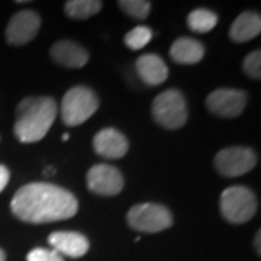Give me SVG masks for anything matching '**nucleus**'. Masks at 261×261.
Instances as JSON below:
<instances>
[{
	"instance_id": "nucleus-12",
	"label": "nucleus",
	"mask_w": 261,
	"mask_h": 261,
	"mask_svg": "<svg viewBox=\"0 0 261 261\" xmlns=\"http://www.w3.org/2000/svg\"><path fill=\"white\" fill-rule=\"evenodd\" d=\"M48 243L53 245V248L58 254H64L71 258H80L86 252L89 251V240L83 233L68 232V231H60V232L51 233L48 237Z\"/></svg>"
},
{
	"instance_id": "nucleus-17",
	"label": "nucleus",
	"mask_w": 261,
	"mask_h": 261,
	"mask_svg": "<svg viewBox=\"0 0 261 261\" xmlns=\"http://www.w3.org/2000/svg\"><path fill=\"white\" fill-rule=\"evenodd\" d=\"M99 0H70L65 3V13L73 19H89L102 9Z\"/></svg>"
},
{
	"instance_id": "nucleus-25",
	"label": "nucleus",
	"mask_w": 261,
	"mask_h": 261,
	"mask_svg": "<svg viewBox=\"0 0 261 261\" xmlns=\"http://www.w3.org/2000/svg\"><path fill=\"white\" fill-rule=\"evenodd\" d=\"M56 173V170L53 167H48L47 170H44V176H53Z\"/></svg>"
},
{
	"instance_id": "nucleus-13",
	"label": "nucleus",
	"mask_w": 261,
	"mask_h": 261,
	"mask_svg": "<svg viewBox=\"0 0 261 261\" xmlns=\"http://www.w3.org/2000/svg\"><path fill=\"white\" fill-rule=\"evenodd\" d=\"M137 71L141 80L148 86H160L168 77V68L157 54H144L137 60Z\"/></svg>"
},
{
	"instance_id": "nucleus-26",
	"label": "nucleus",
	"mask_w": 261,
	"mask_h": 261,
	"mask_svg": "<svg viewBox=\"0 0 261 261\" xmlns=\"http://www.w3.org/2000/svg\"><path fill=\"white\" fill-rule=\"evenodd\" d=\"M0 261H6V254L0 248Z\"/></svg>"
},
{
	"instance_id": "nucleus-8",
	"label": "nucleus",
	"mask_w": 261,
	"mask_h": 261,
	"mask_svg": "<svg viewBox=\"0 0 261 261\" xmlns=\"http://www.w3.org/2000/svg\"><path fill=\"white\" fill-rule=\"evenodd\" d=\"M247 94L237 89H218L206 97L209 112L222 118H237L243 113Z\"/></svg>"
},
{
	"instance_id": "nucleus-16",
	"label": "nucleus",
	"mask_w": 261,
	"mask_h": 261,
	"mask_svg": "<svg viewBox=\"0 0 261 261\" xmlns=\"http://www.w3.org/2000/svg\"><path fill=\"white\" fill-rule=\"evenodd\" d=\"M261 32V18L257 12H244L235 19L229 29V37L235 42H247Z\"/></svg>"
},
{
	"instance_id": "nucleus-1",
	"label": "nucleus",
	"mask_w": 261,
	"mask_h": 261,
	"mask_svg": "<svg viewBox=\"0 0 261 261\" xmlns=\"http://www.w3.org/2000/svg\"><path fill=\"white\" fill-rule=\"evenodd\" d=\"M10 209L28 224H48L73 218L79 211L75 196L51 183H29L15 193Z\"/></svg>"
},
{
	"instance_id": "nucleus-22",
	"label": "nucleus",
	"mask_w": 261,
	"mask_h": 261,
	"mask_svg": "<svg viewBox=\"0 0 261 261\" xmlns=\"http://www.w3.org/2000/svg\"><path fill=\"white\" fill-rule=\"evenodd\" d=\"M27 261H64L63 255L56 250H45V248H34L28 252Z\"/></svg>"
},
{
	"instance_id": "nucleus-11",
	"label": "nucleus",
	"mask_w": 261,
	"mask_h": 261,
	"mask_svg": "<svg viewBox=\"0 0 261 261\" xmlns=\"http://www.w3.org/2000/svg\"><path fill=\"white\" fill-rule=\"evenodd\" d=\"M94 151L105 159H122L128 149L129 144L125 135L115 128H106L99 130L93 138Z\"/></svg>"
},
{
	"instance_id": "nucleus-14",
	"label": "nucleus",
	"mask_w": 261,
	"mask_h": 261,
	"mask_svg": "<svg viewBox=\"0 0 261 261\" xmlns=\"http://www.w3.org/2000/svg\"><path fill=\"white\" fill-rule=\"evenodd\" d=\"M51 57L56 63L68 68H82L89 61V53L73 41H60L54 44Z\"/></svg>"
},
{
	"instance_id": "nucleus-21",
	"label": "nucleus",
	"mask_w": 261,
	"mask_h": 261,
	"mask_svg": "<svg viewBox=\"0 0 261 261\" xmlns=\"http://www.w3.org/2000/svg\"><path fill=\"white\" fill-rule=\"evenodd\" d=\"M243 70L248 77H251L254 80H260L261 79V54L260 49H255L245 57L243 63Z\"/></svg>"
},
{
	"instance_id": "nucleus-23",
	"label": "nucleus",
	"mask_w": 261,
	"mask_h": 261,
	"mask_svg": "<svg viewBox=\"0 0 261 261\" xmlns=\"http://www.w3.org/2000/svg\"><path fill=\"white\" fill-rule=\"evenodd\" d=\"M9 178H10L9 168L6 167V166H2V164H0V193L5 190V187L8 186Z\"/></svg>"
},
{
	"instance_id": "nucleus-3",
	"label": "nucleus",
	"mask_w": 261,
	"mask_h": 261,
	"mask_svg": "<svg viewBox=\"0 0 261 261\" xmlns=\"http://www.w3.org/2000/svg\"><path fill=\"white\" fill-rule=\"evenodd\" d=\"M99 108V99L92 89L75 86L70 89L61 102V118L68 126H79L92 118Z\"/></svg>"
},
{
	"instance_id": "nucleus-4",
	"label": "nucleus",
	"mask_w": 261,
	"mask_h": 261,
	"mask_svg": "<svg viewBox=\"0 0 261 261\" xmlns=\"http://www.w3.org/2000/svg\"><path fill=\"white\" fill-rule=\"evenodd\" d=\"M151 113L160 126L167 129H178L187 121L186 99L180 90H164L154 99Z\"/></svg>"
},
{
	"instance_id": "nucleus-19",
	"label": "nucleus",
	"mask_w": 261,
	"mask_h": 261,
	"mask_svg": "<svg viewBox=\"0 0 261 261\" xmlns=\"http://www.w3.org/2000/svg\"><path fill=\"white\" fill-rule=\"evenodd\" d=\"M151 38H152L151 29L147 28V27H137L125 35V45L129 49L138 51V49H142L145 45H148Z\"/></svg>"
},
{
	"instance_id": "nucleus-15",
	"label": "nucleus",
	"mask_w": 261,
	"mask_h": 261,
	"mask_svg": "<svg viewBox=\"0 0 261 261\" xmlns=\"http://www.w3.org/2000/svg\"><path fill=\"white\" fill-rule=\"evenodd\" d=\"M205 56V47L193 38H178L170 48V57L177 64H197Z\"/></svg>"
},
{
	"instance_id": "nucleus-18",
	"label": "nucleus",
	"mask_w": 261,
	"mask_h": 261,
	"mask_svg": "<svg viewBox=\"0 0 261 261\" xmlns=\"http://www.w3.org/2000/svg\"><path fill=\"white\" fill-rule=\"evenodd\" d=\"M218 23V16L212 10L207 9H196L193 10L189 18H187V25L193 32L197 34H206L216 27Z\"/></svg>"
},
{
	"instance_id": "nucleus-27",
	"label": "nucleus",
	"mask_w": 261,
	"mask_h": 261,
	"mask_svg": "<svg viewBox=\"0 0 261 261\" xmlns=\"http://www.w3.org/2000/svg\"><path fill=\"white\" fill-rule=\"evenodd\" d=\"M68 138H70V137H68V134H64V135H63V141H67Z\"/></svg>"
},
{
	"instance_id": "nucleus-2",
	"label": "nucleus",
	"mask_w": 261,
	"mask_h": 261,
	"mask_svg": "<svg viewBox=\"0 0 261 261\" xmlns=\"http://www.w3.org/2000/svg\"><path fill=\"white\" fill-rule=\"evenodd\" d=\"M57 118V103L53 97H27L16 108L15 135L23 144L41 141Z\"/></svg>"
},
{
	"instance_id": "nucleus-9",
	"label": "nucleus",
	"mask_w": 261,
	"mask_h": 261,
	"mask_svg": "<svg viewBox=\"0 0 261 261\" xmlns=\"http://www.w3.org/2000/svg\"><path fill=\"white\" fill-rule=\"evenodd\" d=\"M123 176L113 166L96 164L87 173V187L90 192L100 196H115L123 189Z\"/></svg>"
},
{
	"instance_id": "nucleus-5",
	"label": "nucleus",
	"mask_w": 261,
	"mask_h": 261,
	"mask_svg": "<svg viewBox=\"0 0 261 261\" xmlns=\"http://www.w3.org/2000/svg\"><path fill=\"white\" fill-rule=\"evenodd\" d=\"M221 212L231 224H245L257 212V199L248 187L232 186L221 196Z\"/></svg>"
},
{
	"instance_id": "nucleus-6",
	"label": "nucleus",
	"mask_w": 261,
	"mask_h": 261,
	"mask_svg": "<svg viewBox=\"0 0 261 261\" xmlns=\"http://www.w3.org/2000/svg\"><path fill=\"white\" fill-rule=\"evenodd\" d=\"M126 221L135 231L154 233L168 229L173 225V215L163 205L138 203L130 207Z\"/></svg>"
},
{
	"instance_id": "nucleus-7",
	"label": "nucleus",
	"mask_w": 261,
	"mask_h": 261,
	"mask_svg": "<svg viewBox=\"0 0 261 261\" xmlns=\"http://www.w3.org/2000/svg\"><path fill=\"white\" fill-rule=\"evenodd\" d=\"M257 164V155L251 148L231 147L219 151L215 157V167L225 177H238L251 171Z\"/></svg>"
},
{
	"instance_id": "nucleus-20",
	"label": "nucleus",
	"mask_w": 261,
	"mask_h": 261,
	"mask_svg": "<svg viewBox=\"0 0 261 261\" xmlns=\"http://www.w3.org/2000/svg\"><path fill=\"white\" fill-rule=\"evenodd\" d=\"M121 9L134 19H147L151 10V3L147 0H121Z\"/></svg>"
},
{
	"instance_id": "nucleus-24",
	"label": "nucleus",
	"mask_w": 261,
	"mask_h": 261,
	"mask_svg": "<svg viewBox=\"0 0 261 261\" xmlns=\"http://www.w3.org/2000/svg\"><path fill=\"white\" fill-rule=\"evenodd\" d=\"M261 231H258L257 232V235H255V240H254V245H255V250H257V254H261Z\"/></svg>"
},
{
	"instance_id": "nucleus-10",
	"label": "nucleus",
	"mask_w": 261,
	"mask_h": 261,
	"mask_svg": "<svg viewBox=\"0 0 261 261\" xmlns=\"http://www.w3.org/2000/svg\"><path fill=\"white\" fill-rule=\"evenodd\" d=\"M41 19L34 10H22L10 18L6 28V39L12 45H23L37 37Z\"/></svg>"
}]
</instances>
